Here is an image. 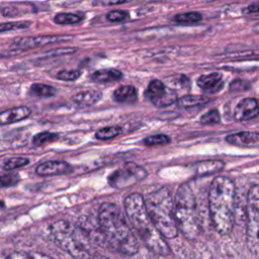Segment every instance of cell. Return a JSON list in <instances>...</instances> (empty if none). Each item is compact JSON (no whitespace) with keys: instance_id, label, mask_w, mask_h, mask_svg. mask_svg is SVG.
I'll list each match as a JSON object with an SVG mask.
<instances>
[{"instance_id":"cell-17","label":"cell","mask_w":259,"mask_h":259,"mask_svg":"<svg viewBox=\"0 0 259 259\" xmlns=\"http://www.w3.org/2000/svg\"><path fill=\"white\" fill-rule=\"evenodd\" d=\"M123 73L117 69H102L93 72L90 76L91 80L98 83H112L120 81L123 78Z\"/></svg>"},{"instance_id":"cell-14","label":"cell","mask_w":259,"mask_h":259,"mask_svg":"<svg viewBox=\"0 0 259 259\" xmlns=\"http://www.w3.org/2000/svg\"><path fill=\"white\" fill-rule=\"evenodd\" d=\"M198 86L207 93H218L224 87L223 75L219 72H211L209 74L201 75L198 78Z\"/></svg>"},{"instance_id":"cell-40","label":"cell","mask_w":259,"mask_h":259,"mask_svg":"<svg viewBox=\"0 0 259 259\" xmlns=\"http://www.w3.org/2000/svg\"><path fill=\"white\" fill-rule=\"evenodd\" d=\"M253 31H254L255 33L259 34V23H258V25H257V26H255V27L253 28Z\"/></svg>"},{"instance_id":"cell-38","label":"cell","mask_w":259,"mask_h":259,"mask_svg":"<svg viewBox=\"0 0 259 259\" xmlns=\"http://www.w3.org/2000/svg\"><path fill=\"white\" fill-rule=\"evenodd\" d=\"M245 11L247 13H258L259 12V1L258 2H254L251 3L250 5H248L245 9Z\"/></svg>"},{"instance_id":"cell-5","label":"cell","mask_w":259,"mask_h":259,"mask_svg":"<svg viewBox=\"0 0 259 259\" xmlns=\"http://www.w3.org/2000/svg\"><path fill=\"white\" fill-rule=\"evenodd\" d=\"M174 217L178 231L188 240H196L200 234L197 202L194 192L187 183L181 184L174 199Z\"/></svg>"},{"instance_id":"cell-30","label":"cell","mask_w":259,"mask_h":259,"mask_svg":"<svg viewBox=\"0 0 259 259\" xmlns=\"http://www.w3.org/2000/svg\"><path fill=\"white\" fill-rule=\"evenodd\" d=\"M82 72L78 69H65L60 70L57 73V79L62 81H75L81 76Z\"/></svg>"},{"instance_id":"cell-26","label":"cell","mask_w":259,"mask_h":259,"mask_svg":"<svg viewBox=\"0 0 259 259\" xmlns=\"http://www.w3.org/2000/svg\"><path fill=\"white\" fill-rule=\"evenodd\" d=\"M31 25H32V22L31 21H27V20L2 22V23H0V33L29 29L31 27Z\"/></svg>"},{"instance_id":"cell-32","label":"cell","mask_w":259,"mask_h":259,"mask_svg":"<svg viewBox=\"0 0 259 259\" xmlns=\"http://www.w3.org/2000/svg\"><path fill=\"white\" fill-rule=\"evenodd\" d=\"M221 122V115L217 109H211L202 115L201 123L204 125H216Z\"/></svg>"},{"instance_id":"cell-39","label":"cell","mask_w":259,"mask_h":259,"mask_svg":"<svg viewBox=\"0 0 259 259\" xmlns=\"http://www.w3.org/2000/svg\"><path fill=\"white\" fill-rule=\"evenodd\" d=\"M93 259H109V258H106V257L102 256V255H96L93 257Z\"/></svg>"},{"instance_id":"cell-12","label":"cell","mask_w":259,"mask_h":259,"mask_svg":"<svg viewBox=\"0 0 259 259\" xmlns=\"http://www.w3.org/2000/svg\"><path fill=\"white\" fill-rule=\"evenodd\" d=\"M226 141L231 145L259 149V132L244 131L230 134L226 137Z\"/></svg>"},{"instance_id":"cell-3","label":"cell","mask_w":259,"mask_h":259,"mask_svg":"<svg viewBox=\"0 0 259 259\" xmlns=\"http://www.w3.org/2000/svg\"><path fill=\"white\" fill-rule=\"evenodd\" d=\"M126 215L143 243L155 254L165 256L171 250L158 229L152 222L146 209L144 198L140 194H132L125 200Z\"/></svg>"},{"instance_id":"cell-11","label":"cell","mask_w":259,"mask_h":259,"mask_svg":"<svg viewBox=\"0 0 259 259\" xmlns=\"http://www.w3.org/2000/svg\"><path fill=\"white\" fill-rule=\"evenodd\" d=\"M259 115V104L255 99H244L235 107L234 116L240 122L250 121Z\"/></svg>"},{"instance_id":"cell-16","label":"cell","mask_w":259,"mask_h":259,"mask_svg":"<svg viewBox=\"0 0 259 259\" xmlns=\"http://www.w3.org/2000/svg\"><path fill=\"white\" fill-rule=\"evenodd\" d=\"M103 98V93L98 90H84L80 91L72 97V101L79 106H91L98 104Z\"/></svg>"},{"instance_id":"cell-24","label":"cell","mask_w":259,"mask_h":259,"mask_svg":"<svg viewBox=\"0 0 259 259\" xmlns=\"http://www.w3.org/2000/svg\"><path fill=\"white\" fill-rule=\"evenodd\" d=\"M83 16L76 14V13H70V12H61L54 16V22L60 26H70V25H77L83 20Z\"/></svg>"},{"instance_id":"cell-31","label":"cell","mask_w":259,"mask_h":259,"mask_svg":"<svg viewBox=\"0 0 259 259\" xmlns=\"http://www.w3.org/2000/svg\"><path fill=\"white\" fill-rule=\"evenodd\" d=\"M169 142H170V138L167 135H164V134H157V135L148 136L143 141V143L146 146L164 145V144H167Z\"/></svg>"},{"instance_id":"cell-21","label":"cell","mask_w":259,"mask_h":259,"mask_svg":"<svg viewBox=\"0 0 259 259\" xmlns=\"http://www.w3.org/2000/svg\"><path fill=\"white\" fill-rule=\"evenodd\" d=\"M29 3H22V7L21 4H11L8 6H4L1 9H0V13H1L4 17H14V16H18L20 14L23 13H29V12H33L35 11V7L31 4L28 7Z\"/></svg>"},{"instance_id":"cell-15","label":"cell","mask_w":259,"mask_h":259,"mask_svg":"<svg viewBox=\"0 0 259 259\" xmlns=\"http://www.w3.org/2000/svg\"><path fill=\"white\" fill-rule=\"evenodd\" d=\"M32 110L28 106H17L0 112V126L10 125L28 119Z\"/></svg>"},{"instance_id":"cell-33","label":"cell","mask_w":259,"mask_h":259,"mask_svg":"<svg viewBox=\"0 0 259 259\" xmlns=\"http://www.w3.org/2000/svg\"><path fill=\"white\" fill-rule=\"evenodd\" d=\"M76 51H77V48H70V47H66V48L54 49L52 51L47 52L45 54V56H47V57H61V56L74 54Z\"/></svg>"},{"instance_id":"cell-20","label":"cell","mask_w":259,"mask_h":259,"mask_svg":"<svg viewBox=\"0 0 259 259\" xmlns=\"http://www.w3.org/2000/svg\"><path fill=\"white\" fill-rule=\"evenodd\" d=\"M210 100L204 97V96H194V94H188V96H184L176 101L177 105L181 108H191L198 105L206 104Z\"/></svg>"},{"instance_id":"cell-34","label":"cell","mask_w":259,"mask_h":259,"mask_svg":"<svg viewBox=\"0 0 259 259\" xmlns=\"http://www.w3.org/2000/svg\"><path fill=\"white\" fill-rule=\"evenodd\" d=\"M128 18V12L123 10H112L106 14V19L109 22H123Z\"/></svg>"},{"instance_id":"cell-1","label":"cell","mask_w":259,"mask_h":259,"mask_svg":"<svg viewBox=\"0 0 259 259\" xmlns=\"http://www.w3.org/2000/svg\"><path fill=\"white\" fill-rule=\"evenodd\" d=\"M99 223L107 243L124 255L139 252V243L120 207L114 204L104 203L99 209Z\"/></svg>"},{"instance_id":"cell-8","label":"cell","mask_w":259,"mask_h":259,"mask_svg":"<svg viewBox=\"0 0 259 259\" xmlns=\"http://www.w3.org/2000/svg\"><path fill=\"white\" fill-rule=\"evenodd\" d=\"M147 175V171L143 167L130 162L122 168L113 171L108 177V183L117 190H122L144 180Z\"/></svg>"},{"instance_id":"cell-27","label":"cell","mask_w":259,"mask_h":259,"mask_svg":"<svg viewBox=\"0 0 259 259\" xmlns=\"http://www.w3.org/2000/svg\"><path fill=\"white\" fill-rule=\"evenodd\" d=\"M59 139V135L56 133H51V132H42L38 133L35 135L33 138V144L35 146H41L47 143H51Z\"/></svg>"},{"instance_id":"cell-29","label":"cell","mask_w":259,"mask_h":259,"mask_svg":"<svg viewBox=\"0 0 259 259\" xmlns=\"http://www.w3.org/2000/svg\"><path fill=\"white\" fill-rule=\"evenodd\" d=\"M30 163L29 158L26 157H12L4 161L3 163V169L10 171L16 168H20L22 166H26Z\"/></svg>"},{"instance_id":"cell-25","label":"cell","mask_w":259,"mask_h":259,"mask_svg":"<svg viewBox=\"0 0 259 259\" xmlns=\"http://www.w3.org/2000/svg\"><path fill=\"white\" fill-rule=\"evenodd\" d=\"M122 132H123V130L119 126L105 127V128H103V129L99 130L96 133V137L99 140L105 141V140H110V139H113V138L117 137V136L122 134Z\"/></svg>"},{"instance_id":"cell-18","label":"cell","mask_w":259,"mask_h":259,"mask_svg":"<svg viewBox=\"0 0 259 259\" xmlns=\"http://www.w3.org/2000/svg\"><path fill=\"white\" fill-rule=\"evenodd\" d=\"M112 98L119 104H134L137 102L138 92L132 85H123L114 90Z\"/></svg>"},{"instance_id":"cell-13","label":"cell","mask_w":259,"mask_h":259,"mask_svg":"<svg viewBox=\"0 0 259 259\" xmlns=\"http://www.w3.org/2000/svg\"><path fill=\"white\" fill-rule=\"evenodd\" d=\"M73 171L72 166L64 161H48L40 164L36 172L41 176H53L68 174Z\"/></svg>"},{"instance_id":"cell-37","label":"cell","mask_w":259,"mask_h":259,"mask_svg":"<svg viewBox=\"0 0 259 259\" xmlns=\"http://www.w3.org/2000/svg\"><path fill=\"white\" fill-rule=\"evenodd\" d=\"M128 0H94V4L101 5H119L127 2Z\"/></svg>"},{"instance_id":"cell-2","label":"cell","mask_w":259,"mask_h":259,"mask_svg":"<svg viewBox=\"0 0 259 259\" xmlns=\"http://www.w3.org/2000/svg\"><path fill=\"white\" fill-rule=\"evenodd\" d=\"M235 196L236 188L230 178L218 176L211 182L208 194L209 217L216 231L223 236L229 235L233 230Z\"/></svg>"},{"instance_id":"cell-23","label":"cell","mask_w":259,"mask_h":259,"mask_svg":"<svg viewBox=\"0 0 259 259\" xmlns=\"http://www.w3.org/2000/svg\"><path fill=\"white\" fill-rule=\"evenodd\" d=\"M57 93V89L54 86L43 83H34L30 87V94L38 98H52Z\"/></svg>"},{"instance_id":"cell-22","label":"cell","mask_w":259,"mask_h":259,"mask_svg":"<svg viewBox=\"0 0 259 259\" xmlns=\"http://www.w3.org/2000/svg\"><path fill=\"white\" fill-rule=\"evenodd\" d=\"M172 19L174 22L178 23V25L190 26V25H195V23H199L200 21H202L203 15L201 12H198V11H190V12L175 14Z\"/></svg>"},{"instance_id":"cell-7","label":"cell","mask_w":259,"mask_h":259,"mask_svg":"<svg viewBox=\"0 0 259 259\" xmlns=\"http://www.w3.org/2000/svg\"><path fill=\"white\" fill-rule=\"evenodd\" d=\"M246 241L251 252L259 253V185H252L247 195Z\"/></svg>"},{"instance_id":"cell-35","label":"cell","mask_w":259,"mask_h":259,"mask_svg":"<svg viewBox=\"0 0 259 259\" xmlns=\"http://www.w3.org/2000/svg\"><path fill=\"white\" fill-rule=\"evenodd\" d=\"M18 181H19V177L16 174L0 175V188L13 186L17 184Z\"/></svg>"},{"instance_id":"cell-9","label":"cell","mask_w":259,"mask_h":259,"mask_svg":"<svg viewBox=\"0 0 259 259\" xmlns=\"http://www.w3.org/2000/svg\"><path fill=\"white\" fill-rule=\"evenodd\" d=\"M146 98L157 107H166L177 101V94L176 92L166 87L164 83L160 80H152L146 91H145Z\"/></svg>"},{"instance_id":"cell-6","label":"cell","mask_w":259,"mask_h":259,"mask_svg":"<svg viewBox=\"0 0 259 259\" xmlns=\"http://www.w3.org/2000/svg\"><path fill=\"white\" fill-rule=\"evenodd\" d=\"M52 240L75 259H91L92 254L85 232L67 221H58L51 225Z\"/></svg>"},{"instance_id":"cell-28","label":"cell","mask_w":259,"mask_h":259,"mask_svg":"<svg viewBox=\"0 0 259 259\" xmlns=\"http://www.w3.org/2000/svg\"><path fill=\"white\" fill-rule=\"evenodd\" d=\"M6 259H55L49 255L39 252H13Z\"/></svg>"},{"instance_id":"cell-19","label":"cell","mask_w":259,"mask_h":259,"mask_svg":"<svg viewBox=\"0 0 259 259\" xmlns=\"http://www.w3.org/2000/svg\"><path fill=\"white\" fill-rule=\"evenodd\" d=\"M224 162L220 160H207L197 164L196 171L200 176L211 175L224 169Z\"/></svg>"},{"instance_id":"cell-4","label":"cell","mask_w":259,"mask_h":259,"mask_svg":"<svg viewBox=\"0 0 259 259\" xmlns=\"http://www.w3.org/2000/svg\"><path fill=\"white\" fill-rule=\"evenodd\" d=\"M145 201L146 209L155 227L165 239L178 236V228L174 217V201L166 187L149 194Z\"/></svg>"},{"instance_id":"cell-36","label":"cell","mask_w":259,"mask_h":259,"mask_svg":"<svg viewBox=\"0 0 259 259\" xmlns=\"http://www.w3.org/2000/svg\"><path fill=\"white\" fill-rule=\"evenodd\" d=\"M249 88H250V83L243 79L234 80L230 85V89L232 91H246Z\"/></svg>"},{"instance_id":"cell-41","label":"cell","mask_w":259,"mask_h":259,"mask_svg":"<svg viewBox=\"0 0 259 259\" xmlns=\"http://www.w3.org/2000/svg\"><path fill=\"white\" fill-rule=\"evenodd\" d=\"M0 207H4V204L2 201H0Z\"/></svg>"},{"instance_id":"cell-10","label":"cell","mask_w":259,"mask_h":259,"mask_svg":"<svg viewBox=\"0 0 259 259\" xmlns=\"http://www.w3.org/2000/svg\"><path fill=\"white\" fill-rule=\"evenodd\" d=\"M71 36H59V35H46V36H37V37H18L13 40L11 45L12 49L19 50H30L39 48V47H45L53 45L56 43L66 42L71 40Z\"/></svg>"}]
</instances>
